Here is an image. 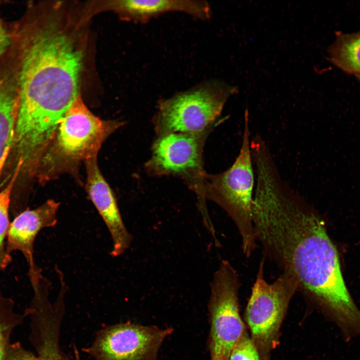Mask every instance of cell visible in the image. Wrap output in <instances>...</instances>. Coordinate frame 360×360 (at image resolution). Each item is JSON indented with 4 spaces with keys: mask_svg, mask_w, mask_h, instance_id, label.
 <instances>
[{
    "mask_svg": "<svg viewBox=\"0 0 360 360\" xmlns=\"http://www.w3.org/2000/svg\"><path fill=\"white\" fill-rule=\"evenodd\" d=\"M358 76V79L360 80V75H358V76Z\"/></svg>",
    "mask_w": 360,
    "mask_h": 360,
    "instance_id": "ffe728a7",
    "label": "cell"
},
{
    "mask_svg": "<svg viewBox=\"0 0 360 360\" xmlns=\"http://www.w3.org/2000/svg\"><path fill=\"white\" fill-rule=\"evenodd\" d=\"M238 274L229 262L222 260L210 284L208 302L210 360H228L230 352L246 330L238 304Z\"/></svg>",
    "mask_w": 360,
    "mask_h": 360,
    "instance_id": "52a82bcc",
    "label": "cell"
},
{
    "mask_svg": "<svg viewBox=\"0 0 360 360\" xmlns=\"http://www.w3.org/2000/svg\"><path fill=\"white\" fill-rule=\"evenodd\" d=\"M211 128L199 132L170 133L159 136L146 164L147 172L153 176L181 177L197 193L206 174L203 168L202 152Z\"/></svg>",
    "mask_w": 360,
    "mask_h": 360,
    "instance_id": "ba28073f",
    "label": "cell"
},
{
    "mask_svg": "<svg viewBox=\"0 0 360 360\" xmlns=\"http://www.w3.org/2000/svg\"><path fill=\"white\" fill-rule=\"evenodd\" d=\"M116 6L126 16L141 22L172 12H183L202 20L208 18L211 14L209 4L204 0H122Z\"/></svg>",
    "mask_w": 360,
    "mask_h": 360,
    "instance_id": "7c38bea8",
    "label": "cell"
},
{
    "mask_svg": "<svg viewBox=\"0 0 360 360\" xmlns=\"http://www.w3.org/2000/svg\"><path fill=\"white\" fill-rule=\"evenodd\" d=\"M84 164L86 192L111 236L110 254L112 257L120 256L130 247L132 236L124 222L115 196L98 168L97 156L88 159Z\"/></svg>",
    "mask_w": 360,
    "mask_h": 360,
    "instance_id": "8fae6325",
    "label": "cell"
},
{
    "mask_svg": "<svg viewBox=\"0 0 360 360\" xmlns=\"http://www.w3.org/2000/svg\"><path fill=\"white\" fill-rule=\"evenodd\" d=\"M59 206V202L48 200L36 208L26 209L14 217L10 224L6 240V251L10 254L14 251L22 254L28 265L30 280L42 274L34 261V240L42 230L56 225Z\"/></svg>",
    "mask_w": 360,
    "mask_h": 360,
    "instance_id": "30bf717a",
    "label": "cell"
},
{
    "mask_svg": "<svg viewBox=\"0 0 360 360\" xmlns=\"http://www.w3.org/2000/svg\"><path fill=\"white\" fill-rule=\"evenodd\" d=\"M18 107L11 88L0 82V164L8 158L15 136Z\"/></svg>",
    "mask_w": 360,
    "mask_h": 360,
    "instance_id": "4fadbf2b",
    "label": "cell"
},
{
    "mask_svg": "<svg viewBox=\"0 0 360 360\" xmlns=\"http://www.w3.org/2000/svg\"><path fill=\"white\" fill-rule=\"evenodd\" d=\"M6 360H64V359L48 358L36 356L25 349L20 342L10 344L8 348Z\"/></svg>",
    "mask_w": 360,
    "mask_h": 360,
    "instance_id": "ac0fdd59",
    "label": "cell"
},
{
    "mask_svg": "<svg viewBox=\"0 0 360 360\" xmlns=\"http://www.w3.org/2000/svg\"><path fill=\"white\" fill-rule=\"evenodd\" d=\"M328 52L333 64L344 72L360 75V32L337 35Z\"/></svg>",
    "mask_w": 360,
    "mask_h": 360,
    "instance_id": "5bb4252c",
    "label": "cell"
},
{
    "mask_svg": "<svg viewBox=\"0 0 360 360\" xmlns=\"http://www.w3.org/2000/svg\"><path fill=\"white\" fill-rule=\"evenodd\" d=\"M228 360H260L258 350L246 330L235 344Z\"/></svg>",
    "mask_w": 360,
    "mask_h": 360,
    "instance_id": "e0dca14e",
    "label": "cell"
},
{
    "mask_svg": "<svg viewBox=\"0 0 360 360\" xmlns=\"http://www.w3.org/2000/svg\"><path fill=\"white\" fill-rule=\"evenodd\" d=\"M9 44L8 34L0 24V56L4 52Z\"/></svg>",
    "mask_w": 360,
    "mask_h": 360,
    "instance_id": "d6986e66",
    "label": "cell"
},
{
    "mask_svg": "<svg viewBox=\"0 0 360 360\" xmlns=\"http://www.w3.org/2000/svg\"><path fill=\"white\" fill-rule=\"evenodd\" d=\"M256 174L252 218L256 238L264 252L336 324L352 322L359 310L346 288L324 221L283 180L276 166L262 167Z\"/></svg>",
    "mask_w": 360,
    "mask_h": 360,
    "instance_id": "6da1fadb",
    "label": "cell"
},
{
    "mask_svg": "<svg viewBox=\"0 0 360 360\" xmlns=\"http://www.w3.org/2000/svg\"><path fill=\"white\" fill-rule=\"evenodd\" d=\"M14 300L0 291V360H6L10 337L13 330L23 322L24 314L14 310Z\"/></svg>",
    "mask_w": 360,
    "mask_h": 360,
    "instance_id": "2e32d148",
    "label": "cell"
},
{
    "mask_svg": "<svg viewBox=\"0 0 360 360\" xmlns=\"http://www.w3.org/2000/svg\"><path fill=\"white\" fill-rule=\"evenodd\" d=\"M6 158L0 164V178ZM22 166V162L18 160L9 183L4 188L0 190V271L6 269L12 262V256L6 250V240L10 224V212L12 190Z\"/></svg>",
    "mask_w": 360,
    "mask_h": 360,
    "instance_id": "9a60e30c",
    "label": "cell"
},
{
    "mask_svg": "<svg viewBox=\"0 0 360 360\" xmlns=\"http://www.w3.org/2000/svg\"><path fill=\"white\" fill-rule=\"evenodd\" d=\"M120 124L102 120L84 103L80 94L69 108L37 170L42 180L76 170L81 162L94 156L104 140Z\"/></svg>",
    "mask_w": 360,
    "mask_h": 360,
    "instance_id": "277c9868",
    "label": "cell"
},
{
    "mask_svg": "<svg viewBox=\"0 0 360 360\" xmlns=\"http://www.w3.org/2000/svg\"><path fill=\"white\" fill-rule=\"evenodd\" d=\"M236 90L220 81H210L162 100L154 120L157 134L196 133L212 128Z\"/></svg>",
    "mask_w": 360,
    "mask_h": 360,
    "instance_id": "8992f818",
    "label": "cell"
},
{
    "mask_svg": "<svg viewBox=\"0 0 360 360\" xmlns=\"http://www.w3.org/2000/svg\"><path fill=\"white\" fill-rule=\"evenodd\" d=\"M244 120L242 146L234 162L222 172L206 174L197 196L203 222L210 220L204 202L208 198L224 209L234 221L241 236L243 252L248 257L256 248V238L252 210L254 176L247 110Z\"/></svg>",
    "mask_w": 360,
    "mask_h": 360,
    "instance_id": "3957f363",
    "label": "cell"
},
{
    "mask_svg": "<svg viewBox=\"0 0 360 360\" xmlns=\"http://www.w3.org/2000/svg\"><path fill=\"white\" fill-rule=\"evenodd\" d=\"M172 328H160L127 322L99 330L92 344L83 350L94 360H156Z\"/></svg>",
    "mask_w": 360,
    "mask_h": 360,
    "instance_id": "9c48e42d",
    "label": "cell"
},
{
    "mask_svg": "<svg viewBox=\"0 0 360 360\" xmlns=\"http://www.w3.org/2000/svg\"><path fill=\"white\" fill-rule=\"evenodd\" d=\"M52 14L30 36L19 76L15 138L47 146L78 92L83 52L74 30Z\"/></svg>",
    "mask_w": 360,
    "mask_h": 360,
    "instance_id": "7a4b0ae2",
    "label": "cell"
},
{
    "mask_svg": "<svg viewBox=\"0 0 360 360\" xmlns=\"http://www.w3.org/2000/svg\"><path fill=\"white\" fill-rule=\"evenodd\" d=\"M264 264L263 258L246 307L245 319L260 360H270L272 351L279 344L281 326L298 285L285 272L273 283L267 282L264 276Z\"/></svg>",
    "mask_w": 360,
    "mask_h": 360,
    "instance_id": "5b68a950",
    "label": "cell"
}]
</instances>
